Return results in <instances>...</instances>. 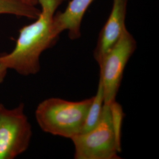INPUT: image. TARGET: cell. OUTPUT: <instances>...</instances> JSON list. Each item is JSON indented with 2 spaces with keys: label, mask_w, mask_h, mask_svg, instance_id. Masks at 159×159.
<instances>
[{
  "label": "cell",
  "mask_w": 159,
  "mask_h": 159,
  "mask_svg": "<svg viewBox=\"0 0 159 159\" xmlns=\"http://www.w3.org/2000/svg\"><path fill=\"white\" fill-rule=\"evenodd\" d=\"M64 1L38 0L40 15L34 22L20 30L14 48L0 56V64L24 76L38 73L41 54L53 46L59 37L54 31L53 19Z\"/></svg>",
  "instance_id": "1"
},
{
  "label": "cell",
  "mask_w": 159,
  "mask_h": 159,
  "mask_svg": "<svg viewBox=\"0 0 159 159\" xmlns=\"http://www.w3.org/2000/svg\"><path fill=\"white\" fill-rule=\"evenodd\" d=\"M92 100L93 97L79 102L47 98L36 108V121L47 133L71 139L81 132Z\"/></svg>",
  "instance_id": "2"
},
{
  "label": "cell",
  "mask_w": 159,
  "mask_h": 159,
  "mask_svg": "<svg viewBox=\"0 0 159 159\" xmlns=\"http://www.w3.org/2000/svg\"><path fill=\"white\" fill-rule=\"evenodd\" d=\"M71 140L74 144V159H120L118 154L121 147L114 133L108 104H104L101 119L94 128Z\"/></svg>",
  "instance_id": "3"
},
{
  "label": "cell",
  "mask_w": 159,
  "mask_h": 159,
  "mask_svg": "<svg viewBox=\"0 0 159 159\" xmlns=\"http://www.w3.org/2000/svg\"><path fill=\"white\" fill-rule=\"evenodd\" d=\"M32 136L24 104L8 108L0 103V159H14L24 153Z\"/></svg>",
  "instance_id": "4"
},
{
  "label": "cell",
  "mask_w": 159,
  "mask_h": 159,
  "mask_svg": "<svg viewBox=\"0 0 159 159\" xmlns=\"http://www.w3.org/2000/svg\"><path fill=\"white\" fill-rule=\"evenodd\" d=\"M136 48V41L126 29L119 41L98 64L104 103L116 100L125 66Z\"/></svg>",
  "instance_id": "5"
},
{
  "label": "cell",
  "mask_w": 159,
  "mask_h": 159,
  "mask_svg": "<svg viewBox=\"0 0 159 159\" xmlns=\"http://www.w3.org/2000/svg\"><path fill=\"white\" fill-rule=\"evenodd\" d=\"M129 0H113V6L106 22L101 30L93 52L97 63L119 41L126 28L125 17Z\"/></svg>",
  "instance_id": "6"
},
{
  "label": "cell",
  "mask_w": 159,
  "mask_h": 159,
  "mask_svg": "<svg viewBox=\"0 0 159 159\" xmlns=\"http://www.w3.org/2000/svg\"><path fill=\"white\" fill-rule=\"evenodd\" d=\"M94 0H71L63 12L55 14L53 19L54 31L59 36L68 31L70 40L79 39L81 37V27L83 17L89 7Z\"/></svg>",
  "instance_id": "7"
},
{
  "label": "cell",
  "mask_w": 159,
  "mask_h": 159,
  "mask_svg": "<svg viewBox=\"0 0 159 159\" xmlns=\"http://www.w3.org/2000/svg\"><path fill=\"white\" fill-rule=\"evenodd\" d=\"M41 10L36 6L28 4L22 0H0V14H11L36 19Z\"/></svg>",
  "instance_id": "8"
},
{
  "label": "cell",
  "mask_w": 159,
  "mask_h": 159,
  "mask_svg": "<svg viewBox=\"0 0 159 159\" xmlns=\"http://www.w3.org/2000/svg\"><path fill=\"white\" fill-rule=\"evenodd\" d=\"M104 104V98L102 83L101 80L99 79L96 94L93 97V100L88 110L84 124L81 133H85L91 130L98 125L102 115Z\"/></svg>",
  "instance_id": "9"
},
{
  "label": "cell",
  "mask_w": 159,
  "mask_h": 159,
  "mask_svg": "<svg viewBox=\"0 0 159 159\" xmlns=\"http://www.w3.org/2000/svg\"><path fill=\"white\" fill-rule=\"evenodd\" d=\"M108 105L110 111L111 120L114 133L117 142L121 146V128L125 117V113L121 106L116 100H114L112 102L109 103Z\"/></svg>",
  "instance_id": "10"
},
{
  "label": "cell",
  "mask_w": 159,
  "mask_h": 159,
  "mask_svg": "<svg viewBox=\"0 0 159 159\" xmlns=\"http://www.w3.org/2000/svg\"><path fill=\"white\" fill-rule=\"evenodd\" d=\"M7 71L8 69L0 64V84H1L6 79Z\"/></svg>",
  "instance_id": "11"
},
{
  "label": "cell",
  "mask_w": 159,
  "mask_h": 159,
  "mask_svg": "<svg viewBox=\"0 0 159 159\" xmlns=\"http://www.w3.org/2000/svg\"><path fill=\"white\" fill-rule=\"evenodd\" d=\"M23 2L32 6H36L38 4V0H22Z\"/></svg>",
  "instance_id": "12"
}]
</instances>
